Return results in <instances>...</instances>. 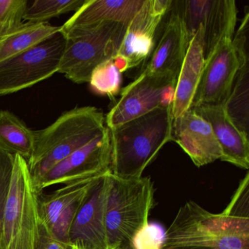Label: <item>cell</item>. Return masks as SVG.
Returning <instances> with one entry per match:
<instances>
[{"label":"cell","instance_id":"1","mask_svg":"<svg viewBox=\"0 0 249 249\" xmlns=\"http://www.w3.org/2000/svg\"><path fill=\"white\" fill-rule=\"evenodd\" d=\"M191 247L249 249V208L231 200L222 213H212L186 202L165 231L164 249Z\"/></svg>","mask_w":249,"mask_h":249},{"label":"cell","instance_id":"2","mask_svg":"<svg viewBox=\"0 0 249 249\" xmlns=\"http://www.w3.org/2000/svg\"><path fill=\"white\" fill-rule=\"evenodd\" d=\"M173 122L171 105L108 129L110 173L124 179L142 177L160 150L173 141Z\"/></svg>","mask_w":249,"mask_h":249},{"label":"cell","instance_id":"3","mask_svg":"<svg viewBox=\"0 0 249 249\" xmlns=\"http://www.w3.org/2000/svg\"><path fill=\"white\" fill-rule=\"evenodd\" d=\"M106 116L92 106L75 107L52 125L35 131V148L27 161L33 184L68 156L104 132Z\"/></svg>","mask_w":249,"mask_h":249},{"label":"cell","instance_id":"4","mask_svg":"<svg viewBox=\"0 0 249 249\" xmlns=\"http://www.w3.org/2000/svg\"><path fill=\"white\" fill-rule=\"evenodd\" d=\"M154 195L151 178L124 179L109 172L106 208L107 249L130 248L134 234L149 223Z\"/></svg>","mask_w":249,"mask_h":249},{"label":"cell","instance_id":"5","mask_svg":"<svg viewBox=\"0 0 249 249\" xmlns=\"http://www.w3.org/2000/svg\"><path fill=\"white\" fill-rule=\"evenodd\" d=\"M126 28V24L106 21L68 35L58 72L75 84L89 82L94 70L117 54Z\"/></svg>","mask_w":249,"mask_h":249},{"label":"cell","instance_id":"6","mask_svg":"<svg viewBox=\"0 0 249 249\" xmlns=\"http://www.w3.org/2000/svg\"><path fill=\"white\" fill-rule=\"evenodd\" d=\"M27 161L15 155L14 173L5 203L0 233V246L9 249L16 240L34 241L39 228L37 199Z\"/></svg>","mask_w":249,"mask_h":249},{"label":"cell","instance_id":"7","mask_svg":"<svg viewBox=\"0 0 249 249\" xmlns=\"http://www.w3.org/2000/svg\"><path fill=\"white\" fill-rule=\"evenodd\" d=\"M66 44L60 33L36 47L0 62V96L33 87L58 72Z\"/></svg>","mask_w":249,"mask_h":249},{"label":"cell","instance_id":"8","mask_svg":"<svg viewBox=\"0 0 249 249\" xmlns=\"http://www.w3.org/2000/svg\"><path fill=\"white\" fill-rule=\"evenodd\" d=\"M178 77L171 74L141 75L121 91V98L106 116L107 129L173 104Z\"/></svg>","mask_w":249,"mask_h":249},{"label":"cell","instance_id":"9","mask_svg":"<svg viewBox=\"0 0 249 249\" xmlns=\"http://www.w3.org/2000/svg\"><path fill=\"white\" fill-rule=\"evenodd\" d=\"M189 40L200 25L204 33L205 59L224 38L232 40L237 11L234 0H185L174 2Z\"/></svg>","mask_w":249,"mask_h":249},{"label":"cell","instance_id":"10","mask_svg":"<svg viewBox=\"0 0 249 249\" xmlns=\"http://www.w3.org/2000/svg\"><path fill=\"white\" fill-rule=\"evenodd\" d=\"M172 0H145L127 25L113 60L121 72L139 66L151 56L160 23L171 9Z\"/></svg>","mask_w":249,"mask_h":249},{"label":"cell","instance_id":"11","mask_svg":"<svg viewBox=\"0 0 249 249\" xmlns=\"http://www.w3.org/2000/svg\"><path fill=\"white\" fill-rule=\"evenodd\" d=\"M110 131L106 128L103 134L52 167L33 184V188L40 195L43 189L53 185L105 174L110 170Z\"/></svg>","mask_w":249,"mask_h":249},{"label":"cell","instance_id":"12","mask_svg":"<svg viewBox=\"0 0 249 249\" xmlns=\"http://www.w3.org/2000/svg\"><path fill=\"white\" fill-rule=\"evenodd\" d=\"M240 68L232 40L223 39L205 58L192 108L202 105L224 104Z\"/></svg>","mask_w":249,"mask_h":249},{"label":"cell","instance_id":"13","mask_svg":"<svg viewBox=\"0 0 249 249\" xmlns=\"http://www.w3.org/2000/svg\"><path fill=\"white\" fill-rule=\"evenodd\" d=\"M110 171L96 179L77 213L69 235L74 247L107 249L106 208Z\"/></svg>","mask_w":249,"mask_h":249},{"label":"cell","instance_id":"14","mask_svg":"<svg viewBox=\"0 0 249 249\" xmlns=\"http://www.w3.org/2000/svg\"><path fill=\"white\" fill-rule=\"evenodd\" d=\"M173 141L178 144L198 167L222 157L211 125L192 108L173 120Z\"/></svg>","mask_w":249,"mask_h":249},{"label":"cell","instance_id":"15","mask_svg":"<svg viewBox=\"0 0 249 249\" xmlns=\"http://www.w3.org/2000/svg\"><path fill=\"white\" fill-rule=\"evenodd\" d=\"M210 125L222 152L221 161L240 168H249V135L242 132L227 115L224 104L202 105L193 107Z\"/></svg>","mask_w":249,"mask_h":249},{"label":"cell","instance_id":"16","mask_svg":"<svg viewBox=\"0 0 249 249\" xmlns=\"http://www.w3.org/2000/svg\"><path fill=\"white\" fill-rule=\"evenodd\" d=\"M189 42L181 16L175 6L162 36L153 50L143 71L149 73L178 76Z\"/></svg>","mask_w":249,"mask_h":249},{"label":"cell","instance_id":"17","mask_svg":"<svg viewBox=\"0 0 249 249\" xmlns=\"http://www.w3.org/2000/svg\"><path fill=\"white\" fill-rule=\"evenodd\" d=\"M145 0H87L84 5L61 27L64 36L106 21L128 24Z\"/></svg>","mask_w":249,"mask_h":249},{"label":"cell","instance_id":"18","mask_svg":"<svg viewBox=\"0 0 249 249\" xmlns=\"http://www.w3.org/2000/svg\"><path fill=\"white\" fill-rule=\"evenodd\" d=\"M100 176L71 182L51 195L43 197L38 196L37 211L40 224L47 230L50 229L58 215L74 201L86 195Z\"/></svg>","mask_w":249,"mask_h":249},{"label":"cell","instance_id":"19","mask_svg":"<svg viewBox=\"0 0 249 249\" xmlns=\"http://www.w3.org/2000/svg\"><path fill=\"white\" fill-rule=\"evenodd\" d=\"M46 22L22 24L0 41V62L30 50L60 31Z\"/></svg>","mask_w":249,"mask_h":249},{"label":"cell","instance_id":"20","mask_svg":"<svg viewBox=\"0 0 249 249\" xmlns=\"http://www.w3.org/2000/svg\"><path fill=\"white\" fill-rule=\"evenodd\" d=\"M35 140V131L29 129L14 113L0 111V147L27 161L34 151Z\"/></svg>","mask_w":249,"mask_h":249},{"label":"cell","instance_id":"21","mask_svg":"<svg viewBox=\"0 0 249 249\" xmlns=\"http://www.w3.org/2000/svg\"><path fill=\"white\" fill-rule=\"evenodd\" d=\"M249 64L240 67L231 92L224 103L226 111L239 130L249 135Z\"/></svg>","mask_w":249,"mask_h":249},{"label":"cell","instance_id":"22","mask_svg":"<svg viewBox=\"0 0 249 249\" xmlns=\"http://www.w3.org/2000/svg\"><path fill=\"white\" fill-rule=\"evenodd\" d=\"M202 73L182 65L178 76L172 104L173 120L192 108V102Z\"/></svg>","mask_w":249,"mask_h":249},{"label":"cell","instance_id":"23","mask_svg":"<svg viewBox=\"0 0 249 249\" xmlns=\"http://www.w3.org/2000/svg\"><path fill=\"white\" fill-rule=\"evenodd\" d=\"M87 0H36L27 6L23 20L30 23H44L71 11H77Z\"/></svg>","mask_w":249,"mask_h":249},{"label":"cell","instance_id":"24","mask_svg":"<svg viewBox=\"0 0 249 249\" xmlns=\"http://www.w3.org/2000/svg\"><path fill=\"white\" fill-rule=\"evenodd\" d=\"M122 72L116 68L113 59H109L94 70L89 83L93 92L114 100L122 91Z\"/></svg>","mask_w":249,"mask_h":249},{"label":"cell","instance_id":"25","mask_svg":"<svg viewBox=\"0 0 249 249\" xmlns=\"http://www.w3.org/2000/svg\"><path fill=\"white\" fill-rule=\"evenodd\" d=\"M27 4L26 0H0V41L22 24Z\"/></svg>","mask_w":249,"mask_h":249},{"label":"cell","instance_id":"26","mask_svg":"<svg viewBox=\"0 0 249 249\" xmlns=\"http://www.w3.org/2000/svg\"><path fill=\"white\" fill-rule=\"evenodd\" d=\"M165 231L161 225L148 223L132 237L131 249H164Z\"/></svg>","mask_w":249,"mask_h":249},{"label":"cell","instance_id":"27","mask_svg":"<svg viewBox=\"0 0 249 249\" xmlns=\"http://www.w3.org/2000/svg\"><path fill=\"white\" fill-rule=\"evenodd\" d=\"M87 193L74 201L71 205L65 208L58 215L53 225L48 230V231L53 237L60 241L64 242V243L70 244L69 235L71 227H72L77 213H78L81 204L84 202Z\"/></svg>","mask_w":249,"mask_h":249},{"label":"cell","instance_id":"28","mask_svg":"<svg viewBox=\"0 0 249 249\" xmlns=\"http://www.w3.org/2000/svg\"><path fill=\"white\" fill-rule=\"evenodd\" d=\"M15 155L0 147V233L5 203L11 188Z\"/></svg>","mask_w":249,"mask_h":249},{"label":"cell","instance_id":"29","mask_svg":"<svg viewBox=\"0 0 249 249\" xmlns=\"http://www.w3.org/2000/svg\"><path fill=\"white\" fill-rule=\"evenodd\" d=\"M249 12L247 11L242 20L237 34L232 39V45L237 53L240 67L249 64Z\"/></svg>","mask_w":249,"mask_h":249},{"label":"cell","instance_id":"30","mask_svg":"<svg viewBox=\"0 0 249 249\" xmlns=\"http://www.w3.org/2000/svg\"><path fill=\"white\" fill-rule=\"evenodd\" d=\"M35 249H72V246L53 237L39 221L38 234Z\"/></svg>","mask_w":249,"mask_h":249},{"label":"cell","instance_id":"31","mask_svg":"<svg viewBox=\"0 0 249 249\" xmlns=\"http://www.w3.org/2000/svg\"><path fill=\"white\" fill-rule=\"evenodd\" d=\"M207 249V248L191 247V248H182V249Z\"/></svg>","mask_w":249,"mask_h":249},{"label":"cell","instance_id":"32","mask_svg":"<svg viewBox=\"0 0 249 249\" xmlns=\"http://www.w3.org/2000/svg\"><path fill=\"white\" fill-rule=\"evenodd\" d=\"M131 249L130 248H115V249Z\"/></svg>","mask_w":249,"mask_h":249},{"label":"cell","instance_id":"33","mask_svg":"<svg viewBox=\"0 0 249 249\" xmlns=\"http://www.w3.org/2000/svg\"><path fill=\"white\" fill-rule=\"evenodd\" d=\"M72 249H78V248L74 247V246H72Z\"/></svg>","mask_w":249,"mask_h":249},{"label":"cell","instance_id":"34","mask_svg":"<svg viewBox=\"0 0 249 249\" xmlns=\"http://www.w3.org/2000/svg\"><path fill=\"white\" fill-rule=\"evenodd\" d=\"M172 249V248H168V249Z\"/></svg>","mask_w":249,"mask_h":249},{"label":"cell","instance_id":"35","mask_svg":"<svg viewBox=\"0 0 249 249\" xmlns=\"http://www.w3.org/2000/svg\"><path fill=\"white\" fill-rule=\"evenodd\" d=\"M0 249H1V246H0Z\"/></svg>","mask_w":249,"mask_h":249}]
</instances>
